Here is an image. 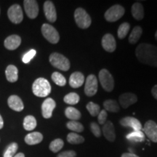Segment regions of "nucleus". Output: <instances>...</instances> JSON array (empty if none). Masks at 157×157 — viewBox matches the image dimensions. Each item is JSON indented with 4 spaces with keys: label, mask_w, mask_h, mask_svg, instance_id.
<instances>
[{
    "label": "nucleus",
    "mask_w": 157,
    "mask_h": 157,
    "mask_svg": "<svg viewBox=\"0 0 157 157\" xmlns=\"http://www.w3.org/2000/svg\"><path fill=\"white\" fill-rule=\"evenodd\" d=\"M131 13L133 17L137 21H141L144 17V9L140 3L136 2L133 4L131 9Z\"/></svg>",
    "instance_id": "nucleus-23"
},
{
    "label": "nucleus",
    "mask_w": 157,
    "mask_h": 157,
    "mask_svg": "<svg viewBox=\"0 0 157 157\" xmlns=\"http://www.w3.org/2000/svg\"><path fill=\"white\" fill-rule=\"evenodd\" d=\"M14 157H25V155L23 153H18L17 154H15Z\"/></svg>",
    "instance_id": "nucleus-44"
},
{
    "label": "nucleus",
    "mask_w": 157,
    "mask_h": 157,
    "mask_svg": "<svg viewBox=\"0 0 157 157\" xmlns=\"http://www.w3.org/2000/svg\"><path fill=\"white\" fill-rule=\"evenodd\" d=\"M151 94L152 95L154 96V98L155 99L157 100V84L153 87L152 90H151Z\"/></svg>",
    "instance_id": "nucleus-41"
},
{
    "label": "nucleus",
    "mask_w": 157,
    "mask_h": 157,
    "mask_svg": "<svg viewBox=\"0 0 157 157\" xmlns=\"http://www.w3.org/2000/svg\"><path fill=\"white\" fill-rule=\"evenodd\" d=\"M107 117H108V113L105 109L102 110V111H100L99 114L98 115V121L100 124L103 125L106 122Z\"/></svg>",
    "instance_id": "nucleus-39"
},
{
    "label": "nucleus",
    "mask_w": 157,
    "mask_h": 157,
    "mask_svg": "<svg viewBox=\"0 0 157 157\" xmlns=\"http://www.w3.org/2000/svg\"><path fill=\"white\" fill-rule=\"evenodd\" d=\"M102 47L106 52H113L117 48V42L112 34H106L102 38Z\"/></svg>",
    "instance_id": "nucleus-13"
},
{
    "label": "nucleus",
    "mask_w": 157,
    "mask_h": 157,
    "mask_svg": "<svg viewBox=\"0 0 157 157\" xmlns=\"http://www.w3.org/2000/svg\"><path fill=\"white\" fill-rule=\"evenodd\" d=\"M103 106L105 108V111H110V112L112 113H117L120 110L118 102L114 101V100H106L105 101H104Z\"/></svg>",
    "instance_id": "nucleus-26"
},
{
    "label": "nucleus",
    "mask_w": 157,
    "mask_h": 157,
    "mask_svg": "<svg viewBox=\"0 0 157 157\" xmlns=\"http://www.w3.org/2000/svg\"><path fill=\"white\" fill-rule=\"evenodd\" d=\"M18 146L16 143H12L7 146L5 152H4L3 157H14L16 154Z\"/></svg>",
    "instance_id": "nucleus-32"
},
{
    "label": "nucleus",
    "mask_w": 157,
    "mask_h": 157,
    "mask_svg": "<svg viewBox=\"0 0 157 157\" xmlns=\"http://www.w3.org/2000/svg\"><path fill=\"white\" fill-rule=\"evenodd\" d=\"M80 98L78 94L75 93H70L65 96L63 101L68 105H76L79 102Z\"/></svg>",
    "instance_id": "nucleus-31"
},
{
    "label": "nucleus",
    "mask_w": 157,
    "mask_h": 157,
    "mask_svg": "<svg viewBox=\"0 0 157 157\" xmlns=\"http://www.w3.org/2000/svg\"><path fill=\"white\" fill-rule=\"evenodd\" d=\"M76 153L74 151H66L60 153L57 157H76Z\"/></svg>",
    "instance_id": "nucleus-40"
},
{
    "label": "nucleus",
    "mask_w": 157,
    "mask_h": 157,
    "mask_svg": "<svg viewBox=\"0 0 157 157\" xmlns=\"http://www.w3.org/2000/svg\"><path fill=\"white\" fill-rule=\"evenodd\" d=\"M119 103L124 109H127L131 105H133L137 101L136 95L131 93H126L121 94L119 98Z\"/></svg>",
    "instance_id": "nucleus-16"
},
{
    "label": "nucleus",
    "mask_w": 157,
    "mask_h": 157,
    "mask_svg": "<svg viewBox=\"0 0 157 157\" xmlns=\"http://www.w3.org/2000/svg\"><path fill=\"white\" fill-rule=\"evenodd\" d=\"M143 130L147 137L154 143H157V124L152 120L147 121Z\"/></svg>",
    "instance_id": "nucleus-11"
},
{
    "label": "nucleus",
    "mask_w": 157,
    "mask_h": 157,
    "mask_svg": "<svg viewBox=\"0 0 157 157\" xmlns=\"http://www.w3.org/2000/svg\"><path fill=\"white\" fill-rule=\"evenodd\" d=\"M21 37L17 35H11L9 36L7 38H6L4 42V45L7 50H14L18 48L21 45Z\"/></svg>",
    "instance_id": "nucleus-18"
},
{
    "label": "nucleus",
    "mask_w": 157,
    "mask_h": 157,
    "mask_svg": "<svg viewBox=\"0 0 157 157\" xmlns=\"http://www.w3.org/2000/svg\"><path fill=\"white\" fill-rule=\"evenodd\" d=\"M37 124L36 120L34 117L31 115L26 116L23 120V127L25 130L31 131L36 128Z\"/></svg>",
    "instance_id": "nucleus-27"
},
{
    "label": "nucleus",
    "mask_w": 157,
    "mask_h": 157,
    "mask_svg": "<svg viewBox=\"0 0 157 157\" xmlns=\"http://www.w3.org/2000/svg\"><path fill=\"white\" fill-rule=\"evenodd\" d=\"M63 146H64L63 140L62 139L57 138L56 140H54L53 141H52V142L50 143L49 148H50V150L51 151H52L53 153H57L60 150H61Z\"/></svg>",
    "instance_id": "nucleus-34"
},
{
    "label": "nucleus",
    "mask_w": 157,
    "mask_h": 157,
    "mask_svg": "<svg viewBox=\"0 0 157 157\" xmlns=\"http://www.w3.org/2000/svg\"><path fill=\"white\" fill-rule=\"evenodd\" d=\"M66 127L70 130L76 132H82L84 130V126L77 121H69L66 124Z\"/></svg>",
    "instance_id": "nucleus-33"
},
{
    "label": "nucleus",
    "mask_w": 157,
    "mask_h": 157,
    "mask_svg": "<svg viewBox=\"0 0 157 157\" xmlns=\"http://www.w3.org/2000/svg\"><path fill=\"white\" fill-rule=\"evenodd\" d=\"M36 52L35 50H29L28 52H26V53L23 56V62L24 63H29L31 60V59L34 58L35 56H36Z\"/></svg>",
    "instance_id": "nucleus-38"
},
{
    "label": "nucleus",
    "mask_w": 157,
    "mask_h": 157,
    "mask_svg": "<svg viewBox=\"0 0 157 157\" xmlns=\"http://www.w3.org/2000/svg\"><path fill=\"white\" fill-rule=\"evenodd\" d=\"M143 34V29L140 26H135L134 29H132V32H131L130 35L129 36V42L132 44H135L138 42L140 39L141 35Z\"/></svg>",
    "instance_id": "nucleus-25"
},
{
    "label": "nucleus",
    "mask_w": 157,
    "mask_h": 157,
    "mask_svg": "<svg viewBox=\"0 0 157 157\" xmlns=\"http://www.w3.org/2000/svg\"><path fill=\"white\" fill-rule=\"evenodd\" d=\"M52 79L57 85L63 87L66 84V79L64 77L63 75H62L60 73L58 72H54L52 74Z\"/></svg>",
    "instance_id": "nucleus-36"
},
{
    "label": "nucleus",
    "mask_w": 157,
    "mask_h": 157,
    "mask_svg": "<svg viewBox=\"0 0 157 157\" xmlns=\"http://www.w3.org/2000/svg\"><path fill=\"white\" fill-rule=\"evenodd\" d=\"M65 115L68 119H71V121H77L81 119L82 114L80 111L76 108L68 107L65 111Z\"/></svg>",
    "instance_id": "nucleus-24"
},
{
    "label": "nucleus",
    "mask_w": 157,
    "mask_h": 157,
    "mask_svg": "<svg viewBox=\"0 0 157 157\" xmlns=\"http://www.w3.org/2000/svg\"><path fill=\"white\" fill-rule=\"evenodd\" d=\"M125 10L121 5H115L106 10L104 14L105 19L109 22H116L124 15Z\"/></svg>",
    "instance_id": "nucleus-6"
},
{
    "label": "nucleus",
    "mask_w": 157,
    "mask_h": 157,
    "mask_svg": "<svg viewBox=\"0 0 157 157\" xmlns=\"http://www.w3.org/2000/svg\"><path fill=\"white\" fill-rule=\"evenodd\" d=\"M5 75L10 82H15L18 78V70L16 66L10 65L6 68Z\"/></svg>",
    "instance_id": "nucleus-22"
},
{
    "label": "nucleus",
    "mask_w": 157,
    "mask_h": 157,
    "mask_svg": "<svg viewBox=\"0 0 157 157\" xmlns=\"http://www.w3.org/2000/svg\"><path fill=\"white\" fill-rule=\"evenodd\" d=\"M98 87V79L93 74H90L86 78L85 86H84V93L88 97H92L97 93Z\"/></svg>",
    "instance_id": "nucleus-8"
},
{
    "label": "nucleus",
    "mask_w": 157,
    "mask_h": 157,
    "mask_svg": "<svg viewBox=\"0 0 157 157\" xmlns=\"http://www.w3.org/2000/svg\"><path fill=\"white\" fill-rule=\"evenodd\" d=\"M44 13L46 18L51 23H55L57 20L56 7L52 2L46 1L44 4Z\"/></svg>",
    "instance_id": "nucleus-14"
},
{
    "label": "nucleus",
    "mask_w": 157,
    "mask_h": 157,
    "mask_svg": "<svg viewBox=\"0 0 157 157\" xmlns=\"http://www.w3.org/2000/svg\"><path fill=\"white\" fill-rule=\"evenodd\" d=\"M127 139L131 142H143L145 139V135L142 131H133L126 136Z\"/></svg>",
    "instance_id": "nucleus-28"
},
{
    "label": "nucleus",
    "mask_w": 157,
    "mask_h": 157,
    "mask_svg": "<svg viewBox=\"0 0 157 157\" xmlns=\"http://www.w3.org/2000/svg\"><path fill=\"white\" fill-rule=\"evenodd\" d=\"M42 35L49 42L57 44L60 40V35L58 31L52 25L48 23H44L42 26Z\"/></svg>",
    "instance_id": "nucleus-7"
},
{
    "label": "nucleus",
    "mask_w": 157,
    "mask_h": 157,
    "mask_svg": "<svg viewBox=\"0 0 157 157\" xmlns=\"http://www.w3.org/2000/svg\"><path fill=\"white\" fill-rule=\"evenodd\" d=\"M49 60L51 65L58 69L64 71H67L69 70L71 66L69 60L62 54L53 52L50 56Z\"/></svg>",
    "instance_id": "nucleus-3"
},
{
    "label": "nucleus",
    "mask_w": 157,
    "mask_h": 157,
    "mask_svg": "<svg viewBox=\"0 0 157 157\" xmlns=\"http://www.w3.org/2000/svg\"><path fill=\"white\" fill-rule=\"evenodd\" d=\"M7 15L10 21L15 24L21 23L23 19L22 9L19 5H12L7 11Z\"/></svg>",
    "instance_id": "nucleus-9"
},
{
    "label": "nucleus",
    "mask_w": 157,
    "mask_h": 157,
    "mask_svg": "<svg viewBox=\"0 0 157 157\" xmlns=\"http://www.w3.org/2000/svg\"><path fill=\"white\" fill-rule=\"evenodd\" d=\"M84 82V76L81 72H74L69 78V84L71 87L78 88L83 84Z\"/></svg>",
    "instance_id": "nucleus-20"
},
{
    "label": "nucleus",
    "mask_w": 157,
    "mask_h": 157,
    "mask_svg": "<svg viewBox=\"0 0 157 157\" xmlns=\"http://www.w3.org/2000/svg\"><path fill=\"white\" fill-rule=\"evenodd\" d=\"M3 126H4V121H3L2 117V116L0 115V129H2Z\"/></svg>",
    "instance_id": "nucleus-43"
},
{
    "label": "nucleus",
    "mask_w": 157,
    "mask_h": 157,
    "mask_svg": "<svg viewBox=\"0 0 157 157\" xmlns=\"http://www.w3.org/2000/svg\"><path fill=\"white\" fill-rule=\"evenodd\" d=\"M99 80L102 87L106 92H111L114 88V80L113 76L105 68L100 71Z\"/></svg>",
    "instance_id": "nucleus-5"
},
{
    "label": "nucleus",
    "mask_w": 157,
    "mask_h": 157,
    "mask_svg": "<svg viewBox=\"0 0 157 157\" xmlns=\"http://www.w3.org/2000/svg\"><path fill=\"white\" fill-rule=\"evenodd\" d=\"M121 157H139V156L134 154H132V153H124V154L121 155Z\"/></svg>",
    "instance_id": "nucleus-42"
},
{
    "label": "nucleus",
    "mask_w": 157,
    "mask_h": 157,
    "mask_svg": "<svg viewBox=\"0 0 157 157\" xmlns=\"http://www.w3.org/2000/svg\"><path fill=\"white\" fill-rule=\"evenodd\" d=\"M86 108H87V111H89V113L92 117H97L99 114L100 111H101V107H100V105L97 103H93V102H89L87 104Z\"/></svg>",
    "instance_id": "nucleus-35"
},
{
    "label": "nucleus",
    "mask_w": 157,
    "mask_h": 157,
    "mask_svg": "<svg viewBox=\"0 0 157 157\" xmlns=\"http://www.w3.org/2000/svg\"><path fill=\"white\" fill-rule=\"evenodd\" d=\"M120 124L124 127H131L134 129V131H140L142 129V125L136 118L127 117L122 118L119 121Z\"/></svg>",
    "instance_id": "nucleus-15"
},
{
    "label": "nucleus",
    "mask_w": 157,
    "mask_h": 157,
    "mask_svg": "<svg viewBox=\"0 0 157 157\" xmlns=\"http://www.w3.org/2000/svg\"><path fill=\"white\" fill-rule=\"evenodd\" d=\"M90 129H91V132H93V134L95 135L96 137H101V128H100L99 125L95 122H91L90 123Z\"/></svg>",
    "instance_id": "nucleus-37"
},
{
    "label": "nucleus",
    "mask_w": 157,
    "mask_h": 157,
    "mask_svg": "<svg viewBox=\"0 0 157 157\" xmlns=\"http://www.w3.org/2000/svg\"><path fill=\"white\" fill-rule=\"evenodd\" d=\"M23 3L27 16L31 19L36 18L39 14V5L37 2L34 0H25Z\"/></svg>",
    "instance_id": "nucleus-10"
},
{
    "label": "nucleus",
    "mask_w": 157,
    "mask_h": 157,
    "mask_svg": "<svg viewBox=\"0 0 157 157\" xmlns=\"http://www.w3.org/2000/svg\"><path fill=\"white\" fill-rule=\"evenodd\" d=\"M67 141L71 144H81L84 141V138L76 132H71L67 135Z\"/></svg>",
    "instance_id": "nucleus-30"
},
{
    "label": "nucleus",
    "mask_w": 157,
    "mask_h": 157,
    "mask_svg": "<svg viewBox=\"0 0 157 157\" xmlns=\"http://www.w3.org/2000/svg\"><path fill=\"white\" fill-rule=\"evenodd\" d=\"M129 29H130V25L129 23L124 22L122 23L119 25V29L117 31V36L120 39H124L128 34Z\"/></svg>",
    "instance_id": "nucleus-29"
},
{
    "label": "nucleus",
    "mask_w": 157,
    "mask_h": 157,
    "mask_svg": "<svg viewBox=\"0 0 157 157\" xmlns=\"http://www.w3.org/2000/svg\"><path fill=\"white\" fill-rule=\"evenodd\" d=\"M7 103L11 109L17 111V112L23 111L24 109V105H23L22 100L17 95L10 96L7 100Z\"/></svg>",
    "instance_id": "nucleus-19"
},
{
    "label": "nucleus",
    "mask_w": 157,
    "mask_h": 157,
    "mask_svg": "<svg viewBox=\"0 0 157 157\" xmlns=\"http://www.w3.org/2000/svg\"><path fill=\"white\" fill-rule=\"evenodd\" d=\"M155 39L157 40V31H156V34H155Z\"/></svg>",
    "instance_id": "nucleus-45"
},
{
    "label": "nucleus",
    "mask_w": 157,
    "mask_h": 157,
    "mask_svg": "<svg viewBox=\"0 0 157 157\" xmlns=\"http://www.w3.org/2000/svg\"><path fill=\"white\" fill-rule=\"evenodd\" d=\"M103 133L104 137L110 142H113L116 139L115 129L113 123L110 121H106V122L103 124Z\"/></svg>",
    "instance_id": "nucleus-17"
},
{
    "label": "nucleus",
    "mask_w": 157,
    "mask_h": 157,
    "mask_svg": "<svg viewBox=\"0 0 157 157\" xmlns=\"http://www.w3.org/2000/svg\"><path fill=\"white\" fill-rule=\"evenodd\" d=\"M43 140V135L39 132H34L29 133L25 137V142L26 144L33 146V145L39 144Z\"/></svg>",
    "instance_id": "nucleus-21"
},
{
    "label": "nucleus",
    "mask_w": 157,
    "mask_h": 157,
    "mask_svg": "<svg viewBox=\"0 0 157 157\" xmlns=\"http://www.w3.org/2000/svg\"><path fill=\"white\" fill-rule=\"evenodd\" d=\"M135 56L141 63L157 67V47L142 43L137 47Z\"/></svg>",
    "instance_id": "nucleus-1"
},
{
    "label": "nucleus",
    "mask_w": 157,
    "mask_h": 157,
    "mask_svg": "<svg viewBox=\"0 0 157 157\" xmlns=\"http://www.w3.org/2000/svg\"><path fill=\"white\" fill-rule=\"evenodd\" d=\"M56 106V101L52 98H48L43 102L42 105V113L43 117L50 119L52 115V111Z\"/></svg>",
    "instance_id": "nucleus-12"
},
{
    "label": "nucleus",
    "mask_w": 157,
    "mask_h": 157,
    "mask_svg": "<svg viewBox=\"0 0 157 157\" xmlns=\"http://www.w3.org/2000/svg\"><path fill=\"white\" fill-rule=\"evenodd\" d=\"M74 19L78 26L82 29H88L92 23L91 17L89 14L85 10L81 7L76 9L74 12Z\"/></svg>",
    "instance_id": "nucleus-4"
},
{
    "label": "nucleus",
    "mask_w": 157,
    "mask_h": 157,
    "mask_svg": "<svg viewBox=\"0 0 157 157\" xmlns=\"http://www.w3.org/2000/svg\"><path fill=\"white\" fill-rule=\"evenodd\" d=\"M33 93L37 97L44 98L50 95L51 86L46 78H38L35 80L32 85Z\"/></svg>",
    "instance_id": "nucleus-2"
}]
</instances>
